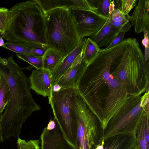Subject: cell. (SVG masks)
<instances>
[{
    "instance_id": "obj_13",
    "label": "cell",
    "mask_w": 149,
    "mask_h": 149,
    "mask_svg": "<svg viewBox=\"0 0 149 149\" xmlns=\"http://www.w3.org/2000/svg\"><path fill=\"white\" fill-rule=\"evenodd\" d=\"M130 21L134 26V32L139 33L146 29L149 31V1L148 0H139Z\"/></svg>"
},
{
    "instance_id": "obj_5",
    "label": "cell",
    "mask_w": 149,
    "mask_h": 149,
    "mask_svg": "<svg viewBox=\"0 0 149 149\" xmlns=\"http://www.w3.org/2000/svg\"><path fill=\"white\" fill-rule=\"evenodd\" d=\"M77 129V149H95L104 140L100 123L78 91L71 103Z\"/></svg>"
},
{
    "instance_id": "obj_29",
    "label": "cell",
    "mask_w": 149,
    "mask_h": 149,
    "mask_svg": "<svg viewBox=\"0 0 149 149\" xmlns=\"http://www.w3.org/2000/svg\"><path fill=\"white\" fill-rule=\"evenodd\" d=\"M109 21L112 25L119 30L121 32H127L131 27V25L129 22L130 21L129 20L121 22H113L110 20L109 17Z\"/></svg>"
},
{
    "instance_id": "obj_28",
    "label": "cell",
    "mask_w": 149,
    "mask_h": 149,
    "mask_svg": "<svg viewBox=\"0 0 149 149\" xmlns=\"http://www.w3.org/2000/svg\"><path fill=\"white\" fill-rule=\"evenodd\" d=\"M111 0H101L98 8L95 11L98 14L108 17L109 8Z\"/></svg>"
},
{
    "instance_id": "obj_10",
    "label": "cell",
    "mask_w": 149,
    "mask_h": 149,
    "mask_svg": "<svg viewBox=\"0 0 149 149\" xmlns=\"http://www.w3.org/2000/svg\"><path fill=\"white\" fill-rule=\"evenodd\" d=\"M82 54V52L70 68L54 85L57 84L59 85L61 89H77L80 79L88 65L83 59Z\"/></svg>"
},
{
    "instance_id": "obj_1",
    "label": "cell",
    "mask_w": 149,
    "mask_h": 149,
    "mask_svg": "<svg viewBox=\"0 0 149 149\" xmlns=\"http://www.w3.org/2000/svg\"><path fill=\"white\" fill-rule=\"evenodd\" d=\"M0 74L6 81L9 98L5 111L0 115V140L19 138L23 124L34 111L40 109L31 91L29 78L12 55L7 58L0 56Z\"/></svg>"
},
{
    "instance_id": "obj_30",
    "label": "cell",
    "mask_w": 149,
    "mask_h": 149,
    "mask_svg": "<svg viewBox=\"0 0 149 149\" xmlns=\"http://www.w3.org/2000/svg\"><path fill=\"white\" fill-rule=\"evenodd\" d=\"M144 38L142 41V43L145 47L144 57H148L149 54V31L146 29L143 30Z\"/></svg>"
},
{
    "instance_id": "obj_8",
    "label": "cell",
    "mask_w": 149,
    "mask_h": 149,
    "mask_svg": "<svg viewBox=\"0 0 149 149\" xmlns=\"http://www.w3.org/2000/svg\"><path fill=\"white\" fill-rule=\"evenodd\" d=\"M107 83L108 92L100 121L103 132L111 118L130 96L123 85L112 75Z\"/></svg>"
},
{
    "instance_id": "obj_20",
    "label": "cell",
    "mask_w": 149,
    "mask_h": 149,
    "mask_svg": "<svg viewBox=\"0 0 149 149\" xmlns=\"http://www.w3.org/2000/svg\"><path fill=\"white\" fill-rule=\"evenodd\" d=\"M9 94L8 83L0 74V114L2 113L8 102Z\"/></svg>"
},
{
    "instance_id": "obj_25",
    "label": "cell",
    "mask_w": 149,
    "mask_h": 149,
    "mask_svg": "<svg viewBox=\"0 0 149 149\" xmlns=\"http://www.w3.org/2000/svg\"><path fill=\"white\" fill-rule=\"evenodd\" d=\"M109 17L110 20L116 22L130 21V16L129 14L123 13L118 9H115Z\"/></svg>"
},
{
    "instance_id": "obj_11",
    "label": "cell",
    "mask_w": 149,
    "mask_h": 149,
    "mask_svg": "<svg viewBox=\"0 0 149 149\" xmlns=\"http://www.w3.org/2000/svg\"><path fill=\"white\" fill-rule=\"evenodd\" d=\"M40 139L41 149H74L65 139L56 123L53 129L44 128Z\"/></svg>"
},
{
    "instance_id": "obj_14",
    "label": "cell",
    "mask_w": 149,
    "mask_h": 149,
    "mask_svg": "<svg viewBox=\"0 0 149 149\" xmlns=\"http://www.w3.org/2000/svg\"><path fill=\"white\" fill-rule=\"evenodd\" d=\"M45 14L60 8L90 10L86 0H35Z\"/></svg>"
},
{
    "instance_id": "obj_26",
    "label": "cell",
    "mask_w": 149,
    "mask_h": 149,
    "mask_svg": "<svg viewBox=\"0 0 149 149\" xmlns=\"http://www.w3.org/2000/svg\"><path fill=\"white\" fill-rule=\"evenodd\" d=\"M137 0H121L120 11L123 13H129L136 5Z\"/></svg>"
},
{
    "instance_id": "obj_16",
    "label": "cell",
    "mask_w": 149,
    "mask_h": 149,
    "mask_svg": "<svg viewBox=\"0 0 149 149\" xmlns=\"http://www.w3.org/2000/svg\"><path fill=\"white\" fill-rule=\"evenodd\" d=\"M121 32L119 30L114 26L109 21V17L102 27L94 36L89 37L100 49L104 46L107 47Z\"/></svg>"
},
{
    "instance_id": "obj_9",
    "label": "cell",
    "mask_w": 149,
    "mask_h": 149,
    "mask_svg": "<svg viewBox=\"0 0 149 149\" xmlns=\"http://www.w3.org/2000/svg\"><path fill=\"white\" fill-rule=\"evenodd\" d=\"M69 9L81 39L96 34L104 26L108 18L90 10L78 8Z\"/></svg>"
},
{
    "instance_id": "obj_21",
    "label": "cell",
    "mask_w": 149,
    "mask_h": 149,
    "mask_svg": "<svg viewBox=\"0 0 149 149\" xmlns=\"http://www.w3.org/2000/svg\"><path fill=\"white\" fill-rule=\"evenodd\" d=\"M2 47L15 52L16 54H31V49L33 48L17 42H5Z\"/></svg>"
},
{
    "instance_id": "obj_36",
    "label": "cell",
    "mask_w": 149,
    "mask_h": 149,
    "mask_svg": "<svg viewBox=\"0 0 149 149\" xmlns=\"http://www.w3.org/2000/svg\"><path fill=\"white\" fill-rule=\"evenodd\" d=\"M52 89L53 91L56 92L60 91L61 88L59 85L56 84L52 87Z\"/></svg>"
},
{
    "instance_id": "obj_31",
    "label": "cell",
    "mask_w": 149,
    "mask_h": 149,
    "mask_svg": "<svg viewBox=\"0 0 149 149\" xmlns=\"http://www.w3.org/2000/svg\"><path fill=\"white\" fill-rule=\"evenodd\" d=\"M125 33L120 32L113 40L111 43L105 49H107L111 48L119 43L123 40Z\"/></svg>"
},
{
    "instance_id": "obj_18",
    "label": "cell",
    "mask_w": 149,
    "mask_h": 149,
    "mask_svg": "<svg viewBox=\"0 0 149 149\" xmlns=\"http://www.w3.org/2000/svg\"><path fill=\"white\" fill-rule=\"evenodd\" d=\"M63 57V55L58 52L48 48L42 56L43 68L52 73L58 65Z\"/></svg>"
},
{
    "instance_id": "obj_35",
    "label": "cell",
    "mask_w": 149,
    "mask_h": 149,
    "mask_svg": "<svg viewBox=\"0 0 149 149\" xmlns=\"http://www.w3.org/2000/svg\"><path fill=\"white\" fill-rule=\"evenodd\" d=\"M115 6L114 3V0H111L109 8V16H110L111 15L115 9Z\"/></svg>"
},
{
    "instance_id": "obj_4",
    "label": "cell",
    "mask_w": 149,
    "mask_h": 149,
    "mask_svg": "<svg viewBox=\"0 0 149 149\" xmlns=\"http://www.w3.org/2000/svg\"><path fill=\"white\" fill-rule=\"evenodd\" d=\"M48 47L65 56L78 45L79 36L69 8L56 9L45 14Z\"/></svg>"
},
{
    "instance_id": "obj_15",
    "label": "cell",
    "mask_w": 149,
    "mask_h": 149,
    "mask_svg": "<svg viewBox=\"0 0 149 149\" xmlns=\"http://www.w3.org/2000/svg\"><path fill=\"white\" fill-rule=\"evenodd\" d=\"M86 38H81L76 47L63 57L56 68L52 72V86L70 68L76 58L82 52Z\"/></svg>"
},
{
    "instance_id": "obj_34",
    "label": "cell",
    "mask_w": 149,
    "mask_h": 149,
    "mask_svg": "<svg viewBox=\"0 0 149 149\" xmlns=\"http://www.w3.org/2000/svg\"><path fill=\"white\" fill-rule=\"evenodd\" d=\"M56 126V122L55 121L54 119L52 120L51 119L49 121L46 127L48 129H52L55 127Z\"/></svg>"
},
{
    "instance_id": "obj_12",
    "label": "cell",
    "mask_w": 149,
    "mask_h": 149,
    "mask_svg": "<svg viewBox=\"0 0 149 149\" xmlns=\"http://www.w3.org/2000/svg\"><path fill=\"white\" fill-rule=\"evenodd\" d=\"M29 78L31 89L39 95L49 97L52 87V75L50 71L43 68L33 69Z\"/></svg>"
},
{
    "instance_id": "obj_3",
    "label": "cell",
    "mask_w": 149,
    "mask_h": 149,
    "mask_svg": "<svg viewBox=\"0 0 149 149\" xmlns=\"http://www.w3.org/2000/svg\"><path fill=\"white\" fill-rule=\"evenodd\" d=\"M143 54L136 38L125 39L111 65L115 68L111 75L123 85L129 95L141 96L149 91L147 67Z\"/></svg>"
},
{
    "instance_id": "obj_38",
    "label": "cell",
    "mask_w": 149,
    "mask_h": 149,
    "mask_svg": "<svg viewBox=\"0 0 149 149\" xmlns=\"http://www.w3.org/2000/svg\"><path fill=\"white\" fill-rule=\"evenodd\" d=\"M5 42L3 37L0 38V47H2Z\"/></svg>"
},
{
    "instance_id": "obj_27",
    "label": "cell",
    "mask_w": 149,
    "mask_h": 149,
    "mask_svg": "<svg viewBox=\"0 0 149 149\" xmlns=\"http://www.w3.org/2000/svg\"><path fill=\"white\" fill-rule=\"evenodd\" d=\"M9 10L6 8L0 7V32L2 34L6 27Z\"/></svg>"
},
{
    "instance_id": "obj_37",
    "label": "cell",
    "mask_w": 149,
    "mask_h": 149,
    "mask_svg": "<svg viewBox=\"0 0 149 149\" xmlns=\"http://www.w3.org/2000/svg\"><path fill=\"white\" fill-rule=\"evenodd\" d=\"M104 140H103L102 143L100 145H98L95 149H104Z\"/></svg>"
},
{
    "instance_id": "obj_22",
    "label": "cell",
    "mask_w": 149,
    "mask_h": 149,
    "mask_svg": "<svg viewBox=\"0 0 149 149\" xmlns=\"http://www.w3.org/2000/svg\"><path fill=\"white\" fill-rule=\"evenodd\" d=\"M16 56L21 59L29 63L36 69L43 68L42 56H39L32 54H16Z\"/></svg>"
},
{
    "instance_id": "obj_2",
    "label": "cell",
    "mask_w": 149,
    "mask_h": 149,
    "mask_svg": "<svg viewBox=\"0 0 149 149\" xmlns=\"http://www.w3.org/2000/svg\"><path fill=\"white\" fill-rule=\"evenodd\" d=\"M3 39L31 48H48L45 14L35 0L18 3L9 9Z\"/></svg>"
},
{
    "instance_id": "obj_32",
    "label": "cell",
    "mask_w": 149,
    "mask_h": 149,
    "mask_svg": "<svg viewBox=\"0 0 149 149\" xmlns=\"http://www.w3.org/2000/svg\"><path fill=\"white\" fill-rule=\"evenodd\" d=\"M101 0H86L90 10L95 11L98 8Z\"/></svg>"
},
{
    "instance_id": "obj_39",
    "label": "cell",
    "mask_w": 149,
    "mask_h": 149,
    "mask_svg": "<svg viewBox=\"0 0 149 149\" xmlns=\"http://www.w3.org/2000/svg\"><path fill=\"white\" fill-rule=\"evenodd\" d=\"M2 37L3 38V36L1 33V32H0V38Z\"/></svg>"
},
{
    "instance_id": "obj_40",
    "label": "cell",
    "mask_w": 149,
    "mask_h": 149,
    "mask_svg": "<svg viewBox=\"0 0 149 149\" xmlns=\"http://www.w3.org/2000/svg\"><path fill=\"white\" fill-rule=\"evenodd\" d=\"M134 149H139L138 147L136 145V146H135V147L134 148Z\"/></svg>"
},
{
    "instance_id": "obj_24",
    "label": "cell",
    "mask_w": 149,
    "mask_h": 149,
    "mask_svg": "<svg viewBox=\"0 0 149 149\" xmlns=\"http://www.w3.org/2000/svg\"><path fill=\"white\" fill-rule=\"evenodd\" d=\"M142 118L136 133V145L139 149H147V144L143 134Z\"/></svg>"
},
{
    "instance_id": "obj_7",
    "label": "cell",
    "mask_w": 149,
    "mask_h": 149,
    "mask_svg": "<svg viewBox=\"0 0 149 149\" xmlns=\"http://www.w3.org/2000/svg\"><path fill=\"white\" fill-rule=\"evenodd\" d=\"M78 92L77 88L61 89L55 92L51 89L48 97L54 116V120L67 141L77 149V129L76 120L73 115L72 100Z\"/></svg>"
},
{
    "instance_id": "obj_6",
    "label": "cell",
    "mask_w": 149,
    "mask_h": 149,
    "mask_svg": "<svg viewBox=\"0 0 149 149\" xmlns=\"http://www.w3.org/2000/svg\"><path fill=\"white\" fill-rule=\"evenodd\" d=\"M130 96L109 121L103 133L104 140L118 135L135 134L149 103V94Z\"/></svg>"
},
{
    "instance_id": "obj_19",
    "label": "cell",
    "mask_w": 149,
    "mask_h": 149,
    "mask_svg": "<svg viewBox=\"0 0 149 149\" xmlns=\"http://www.w3.org/2000/svg\"><path fill=\"white\" fill-rule=\"evenodd\" d=\"M100 50L96 44L89 37L86 38L82 51L83 59L88 64L96 57Z\"/></svg>"
},
{
    "instance_id": "obj_41",
    "label": "cell",
    "mask_w": 149,
    "mask_h": 149,
    "mask_svg": "<svg viewBox=\"0 0 149 149\" xmlns=\"http://www.w3.org/2000/svg\"><path fill=\"white\" fill-rule=\"evenodd\" d=\"M1 141L0 140V142Z\"/></svg>"
},
{
    "instance_id": "obj_17",
    "label": "cell",
    "mask_w": 149,
    "mask_h": 149,
    "mask_svg": "<svg viewBox=\"0 0 149 149\" xmlns=\"http://www.w3.org/2000/svg\"><path fill=\"white\" fill-rule=\"evenodd\" d=\"M136 145V134L118 135L104 140V149H134Z\"/></svg>"
},
{
    "instance_id": "obj_33",
    "label": "cell",
    "mask_w": 149,
    "mask_h": 149,
    "mask_svg": "<svg viewBox=\"0 0 149 149\" xmlns=\"http://www.w3.org/2000/svg\"><path fill=\"white\" fill-rule=\"evenodd\" d=\"M46 49L40 48H32L31 51V54L36 56H42Z\"/></svg>"
},
{
    "instance_id": "obj_23",
    "label": "cell",
    "mask_w": 149,
    "mask_h": 149,
    "mask_svg": "<svg viewBox=\"0 0 149 149\" xmlns=\"http://www.w3.org/2000/svg\"><path fill=\"white\" fill-rule=\"evenodd\" d=\"M40 140H30L26 141L18 138L17 141L18 149H40Z\"/></svg>"
}]
</instances>
